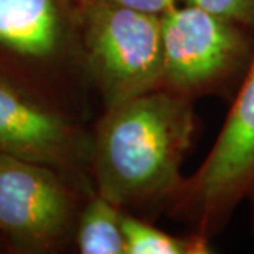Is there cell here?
I'll return each instance as SVG.
<instances>
[{
    "mask_svg": "<svg viewBox=\"0 0 254 254\" xmlns=\"http://www.w3.org/2000/svg\"><path fill=\"white\" fill-rule=\"evenodd\" d=\"M63 22L57 0H0V43L28 57L58 50Z\"/></svg>",
    "mask_w": 254,
    "mask_h": 254,
    "instance_id": "cell-7",
    "label": "cell"
},
{
    "mask_svg": "<svg viewBox=\"0 0 254 254\" xmlns=\"http://www.w3.org/2000/svg\"><path fill=\"white\" fill-rule=\"evenodd\" d=\"M86 152L89 154L73 126L0 81V154L66 167L78 162Z\"/></svg>",
    "mask_w": 254,
    "mask_h": 254,
    "instance_id": "cell-6",
    "label": "cell"
},
{
    "mask_svg": "<svg viewBox=\"0 0 254 254\" xmlns=\"http://www.w3.org/2000/svg\"><path fill=\"white\" fill-rule=\"evenodd\" d=\"M78 7L91 3H108V5H118V7H126L137 10V12L152 13L162 17L164 13L179 5L182 0H74Z\"/></svg>",
    "mask_w": 254,
    "mask_h": 254,
    "instance_id": "cell-11",
    "label": "cell"
},
{
    "mask_svg": "<svg viewBox=\"0 0 254 254\" xmlns=\"http://www.w3.org/2000/svg\"><path fill=\"white\" fill-rule=\"evenodd\" d=\"M254 177V52L221 130L205 160L172 198L167 210L190 228L215 238L245 201Z\"/></svg>",
    "mask_w": 254,
    "mask_h": 254,
    "instance_id": "cell-2",
    "label": "cell"
},
{
    "mask_svg": "<svg viewBox=\"0 0 254 254\" xmlns=\"http://www.w3.org/2000/svg\"><path fill=\"white\" fill-rule=\"evenodd\" d=\"M74 218L73 196L50 165L0 154V230L25 246L48 248Z\"/></svg>",
    "mask_w": 254,
    "mask_h": 254,
    "instance_id": "cell-5",
    "label": "cell"
},
{
    "mask_svg": "<svg viewBox=\"0 0 254 254\" xmlns=\"http://www.w3.org/2000/svg\"><path fill=\"white\" fill-rule=\"evenodd\" d=\"M88 66L106 109L162 86V17L108 3L78 7Z\"/></svg>",
    "mask_w": 254,
    "mask_h": 254,
    "instance_id": "cell-3",
    "label": "cell"
},
{
    "mask_svg": "<svg viewBox=\"0 0 254 254\" xmlns=\"http://www.w3.org/2000/svg\"><path fill=\"white\" fill-rule=\"evenodd\" d=\"M193 99L159 88L108 108L89 147L96 193L123 208H167L185 180Z\"/></svg>",
    "mask_w": 254,
    "mask_h": 254,
    "instance_id": "cell-1",
    "label": "cell"
},
{
    "mask_svg": "<svg viewBox=\"0 0 254 254\" xmlns=\"http://www.w3.org/2000/svg\"><path fill=\"white\" fill-rule=\"evenodd\" d=\"M126 254H211V238L190 231L172 235L130 213H123Z\"/></svg>",
    "mask_w": 254,
    "mask_h": 254,
    "instance_id": "cell-9",
    "label": "cell"
},
{
    "mask_svg": "<svg viewBox=\"0 0 254 254\" xmlns=\"http://www.w3.org/2000/svg\"><path fill=\"white\" fill-rule=\"evenodd\" d=\"M245 201L250 203V218H251V231H253V238H254V177L251 180L250 187H248L246 191V198Z\"/></svg>",
    "mask_w": 254,
    "mask_h": 254,
    "instance_id": "cell-12",
    "label": "cell"
},
{
    "mask_svg": "<svg viewBox=\"0 0 254 254\" xmlns=\"http://www.w3.org/2000/svg\"><path fill=\"white\" fill-rule=\"evenodd\" d=\"M251 32L195 3L162 15V86L195 99L248 68Z\"/></svg>",
    "mask_w": 254,
    "mask_h": 254,
    "instance_id": "cell-4",
    "label": "cell"
},
{
    "mask_svg": "<svg viewBox=\"0 0 254 254\" xmlns=\"http://www.w3.org/2000/svg\"><path fill=\"white\" fill-rule=\"evenodd\" d=\"M123 213V208L96 193L79 215L76 228L78 251L81 254H126Z\"/></svg>",
    "mask_w": 254,
    "mask_h": 254,
    "instance_id": "cell-8",
    "label": "cell"
},
{
    "mask_svg": "<svg viewBox=\"0 0 254 254\" xmlns=\"http://www.w3.org/2000/svg\"><path fill=\"white\" fill-rule=\"evenodd\" d=\"M187 3H195L241 25L254 35V0H182Z\"/></svg>",
    "mask_w": 254,
    "mask_h": 254,
    "instance_id": "cell-10",
    "label": "cell"
}]
</instances>
